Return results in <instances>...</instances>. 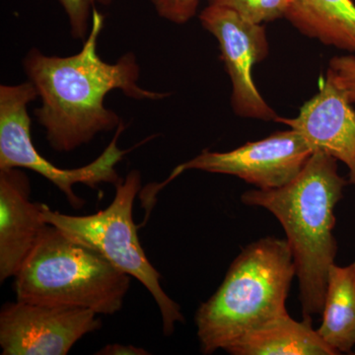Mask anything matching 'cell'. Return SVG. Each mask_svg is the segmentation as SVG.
Masks as SVG:
<instances>
[{
  "instance_id": "obj_15",
  "label": "cell",
  "mask_w": 355,
  "mask_h": 355,
  "mask_svg": "<svg viewBox=\"0 0 355 355\" xmlns=\"http://www.w3.org/2000/svg\"><path fill=\"white\" fill-rule=\"evenodd\" d=\"M289 2L291 0H209V4L225 7L257 24L286 17Z\"/></svg>"
},
{
  "instance_id": "obj_9",
  "label": "cell",
  "mask_w": 355,
  "mask_h": 355,
  "mask_svg": "<svg viewBox=\"0 0 355 355\" xmlns=\"http://www.w3.org/2000/svg\"><path fill=\"white\" fill-rule=\"evenodd\" d=\"M98 314L87 309L48 307L18 301L0 312L2 355H65L84 336L99 330Z\"/></svg>"
},
{
  "instance_id": "obj_14",
  "label": "cell",
  "mask_w": 355,
  "mask_h": 355,
  "mask_svg": "<svg viewBox=\"0 0 355 355\" xmlns=\"http://www.w3.org/2000/svg\"><path fill=\"white\" fill-rule=\"evenodd\" d=\"M322 314L319 335L338 354H350L355 347V261L331 266Z\"/></svg>"
},
{
  "instance_id": "obj_2",
  "label": "cell",
  "mask_w": 355,
  "mask_h": 355,
  "mask_svg": "<svg viewBox=\"0 0 355 355\" xmlns=\"http://www.w3.org/2000/svg\"><path fill=\"white\" fill-rule=\"evenodd\" d=\"M349 184L338 173V160L315 151L291 183L270 190L252 189L241 195L242 203L268 210L284 227L303 318L323 311L329 270L338 254L335 209Z\"/></svg>"
},
{
  "instance_id": "obj_12",
  "label": "cell",
  "mask_w": 355,
  "mask_h": 355,
  "mask_svg": "<svg viewBox=\"0 0 355 355\" xmlns=\"http://www.w3.org/2000/svg\"><path fill=\"white\" fill-rule=\"evenodd\" d=\"M224 352L231 355H336L317 330L312 318L296 321L287 313L247 331Z\"/></svg>"
},
{
  "instance_id": "obj_6",
  "label": "cell",
  "mask_w": 355,
  "mask_h": 355,
  "mask_svg": "<svg viewBox=\"0 0 355 355\" xmlns=\"http://www.w3.org/2000/svg\"><path fill=\"white\" fill-rule=\"evenodd\" d=\"M38 97L29 80L17 85L0 86V169L19 168L38 173L62 191L76 209L83 207L84 200L74 193V184H84L95 189L103 183L114 186L120 183L123 179L116 172V165L132 150H121L118 146L119 137L125 130L123 123L99 157L83 167L62 169L41 155L32 141L28 106Z\"/></svg>"
},
{
  "instance_id": "obj_3",
  "label": "cell",
  "mask_w": 355,
  "mask_h": 355,
  "mask_svg": "<svg viewBox=\"0 0 355 355\" xmlns=\"http://www.w3.org/2000/svg\"><path fill=\"white\" fill-rule=\"evenodd\" d=\"M295 266L286 240L261 238L242 250L216 293L196 313L200 352L212 354L287 314Z\"/></svg>"
},
{
  "instance_id": "obj_7",
  "label": "cell",
  "mask_w": 355,
  "mask_h": 355,
  "mask_svg": "<svg viewBox=\"0 0 355 355\" xmlns=\"http://www.w3.org/2000/svg\"><path fill=\"white\" fill-rule=\"evenodd\" d=\"M313 151L296 130L272 133L247 142L234 150L217 153L205 149L195 158L177 166L165 186L188 170L231 175L261 190L282 188L291 183L308 162Z\"/></svg>"
},
{
  "instance_id": "obj_17",
  "label": "cell",
  "mask_w": 355,
  "mask_h": 355,
  "mask_svg": "<svg viewBox=\"0 0 355 355\" xmlns=\"http://www.w3.org/2000/svg\"><path fill=\"white\" fill-rule=\"evenodd\" d=\"M329 81L352 104H355V57H334L327 70Z\"/></svg>"
},
{
  "instance_id": "obj_19",
  "label": "cell",
  "mask_w": 355,
  "mask_h": 355,
  "mask_svg": "<svg viewBox=\"0 0 355 355\" xmlns=\"http://www.w3.org/2000/svg\"><path fill=\"white\" fill-rule=\"evenodd\" d=\"M97 355H147L149 352L135 345H123L120 343H111L103 347L99 352H96Z\"/></svg>"
},
{
  "instance_id": "obj_1",
  "label": "cell",
  "mask_w": 355,
  "mask_h": 355,
  "mask_svg": "<svg viewBox=\"0 0 355 355\" xmlns=\"http://www.w3.org/2000/svg\"><path fill=\"white\" fill-rule=\"evenodd\" d=\"M105 17L94 9L83 49L69 57L46 55L32 49L23 62L26 76L36 88L41 106L35 111L46 140L58 153H70L87 144L98 133L116 130L123 121L105 106V98L120 90L135 100H161L168 93L139 85L137 57L128 53L114 64L98 53Z\"/></svg>"
},
{
  "instance_id": "obj_16",
  "label": "cell",
  "mask_w": 355,
  "mask_h": 355,
  "mask_svg": "<svg viewBox=\"0 0 355 355\" xmlns=\"http://www.w3.org/2000/svg\"><path fill=\"white\" fill-rule=\"evenodd\" d=\"M113 0H58L64 8L70 26V31L73 38L84 39L88 36L90 18L96 4L109 6Z\"/></svg>"
},
{
  "instance_id": "obj_13",
  "label": "cell",
  "mask_w": 355,
  "mask_h": 355,
  "mask_svg": "<svg viewBox=\"0 0 355 355\" xmlns=\"http://www.w3.org/2000/svg\"><path fill=\"white\" fill-rule=\"evenodd\" d=\"M284 18L306 37L355 53L352 0H291Z\"/></svg>"
},
{
  "instance_id": "obj_11",
  "label": "cell",
  "mask_w": 355,
  "mask_h": 355,
  "mask_svg": "<svg viewBox=\"0 0 355 355\" xmlns=\"http://www.w3.org/2000/svg\"><path fill=\"white\" fill-rule=\"evenodd\" d=\"M19 168L0 169V282L15 277L48 225Z\"/></svg>"
},
{
  "instance_id": "obj_8",
  "label": "cell",
  "mask_w": 355,
  "mask_h": 355,
  "mask_svg": "<svg viewBox=\"0 0 355 355\" xmlns=\"http://www.w3.org/2000/svg\"><path fill=\"white\" fill-rule=\"evenodd\" d=\"M198 18L218 42L220 58L232 84L231 106L234 113L242 118L277 121L279 114L259 92L252 74L254 65L268 55L266 28L212 4L205 7Z\"/></svg>"
},
{
  "instance_id": "obj_10",
  "label": "cell",
  "mask_w": 355,
  "mask_h": 355,
  "mask_svg": "<svg viewBox=\"0 0 355 355\" xmlns=\"http://www.w3.org/2000/svg\"><path fill=\"white\" fill-rule=\"evenodd\" d=\"M302 135L313 153L321 151L349 168V182L355 187V107L326 78L319 91L301 107L295 118H279Z\"/></svg>"
},
{
  "instance_id": "obj_4",
  "label": "cell",
  "mask_w": 355,
  "mask_h": 355,
  "mask_svg": "<svg viewBox=\"0 0 355 355\" xmlns=\"http://www.w3.org/2000/svg\"><path fill=\"white\" fill-rule=\"evenodd\" d=\"M130 277L48 224L15 277L16 297L31 304L114 315L123 308Z\"/></svg>"
},
{
  "instance_id": "obj_5",
  "label": "cell",
  "mask_w": 355,
  "mask_h": 355,
  "mask_svg": "<svg viewBox=\"0 0 355 355\" xmlns=\"http://www.w3.org/2000/svg\"><path fill=\"white\" fill-rule=\"evenodd\" d=\"M141 190L137 170L128 173L116 186V195L107 209L91 216H73L51 210L43 203L46 223L55 226L72 241L90 248L111 265L139 280L156 301L162 317L163 333L171 336L175 324L184 323L181 307L160 284L161 275L147 259L133 221V203Z\"/></svg>"
},
{
  "instance_id": "obj_18",
  "label": "cell",
  "mask_w": 355,
  "mask_h": 355,
  "mask_svg": "<svg viewBox=\"0 0 355 355\" xmlns=\"http://www.w3.org/2000/svg\"><path fill=\"white\" fill-rule=\"evenodd\" d=\"M162 19L183 25L195 17L200 0H149Z\"/></svg>"
}]
</instances>
